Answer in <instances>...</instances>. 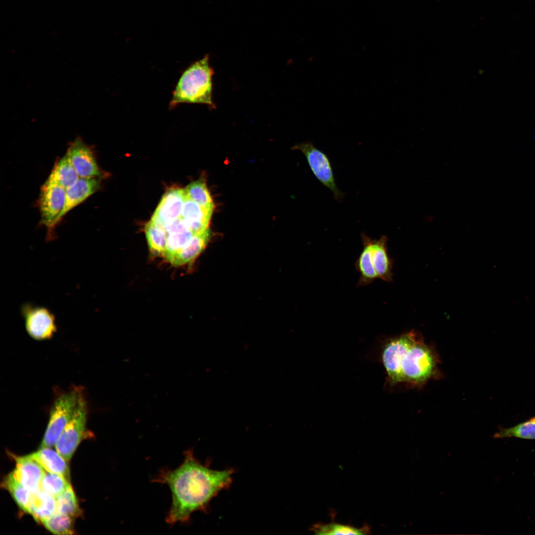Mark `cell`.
<instances>
[{"instance_id":"6da1fadb","label":"cell","mask_w":535,"mask_h":535,"mask_svg":"<svg viewBox=\"0 0 535 535\" xmlns=\"http://www.w3.org/2000/svg\"><path fill=\"white\" fill-rule=\"evenodd\" d=\"M176 468L161 469L152 481L165 484L171 493V504L165 520L169 525L187 523L192 513L207 511L211 500L232 482V470L216 471L203 465L188 449Z\"/></svg>"},{"instance_id":"7a4b0ae2","label":"cell","mask_w":535,"mask_h":535,"mask_svg":"<svg viewBox=\"0 0 535 535\" xmlns=\"http://www.w3.org/2000/svg\"><path fill=\"white\" fill-rule=\"evenodd\" d=\"M214 73L209 62V55L189 66L180 77L172 93L169 107L180 104H200L214 109L213 101L212 78Z\"/></svg>"},{"instance_id":"3957f363","label":"cell","mask_w":535,"mask_h":535,"mask_svg":"<svg viewBox=\"0 0 535 535\" xmlns=\"http://www.w3.org/2000/svg\"><path fill=\"white\" fill-rule=\"evenodd\" d=\"M440 362L439 356L434 346L426 343L419 334L401 361L402 383L420 389L430 380L441 378L443 375L438 368Z\"/></svg>"},{"instance_id":"277c9868","label":"cell","mask_w":535,"mask_h":535,"mask_svg":"<svg viewBox=\"0 0 535 535\" xmlns=\"http://www.w3.org/2000/svg\"><path fill=\"white\" fill-rule=\"evenodd\" d=\"M82 392L80 388L74 387L56 399L50 411L48 426L40 447H51L55 445L72 417Z\"/></svg>"},{"instance_id":"5b68a950","label":"cell","mask_w":535,"mask_h":535,"mask_svg":"<svg viewBox=\"0 0 535 535\" xmlns=\"http://www.w3.org/2000/svg\"><path fill=\"white\" fill-rule=\"evenodd\" d=\"M88 404L82 392L72 417L55 444L56 450L67 461L71 458L81 441L88 436Z\"/></svg>"},{"instance_id":"8992f818","label":"cell","mask_w":535,"mask_h":535,"mask_svg":"<svg viewBox=\"0 0 535 535\" xmlns=\"http://www.w3.org/2000/svg\"><path fill=\"white\" fill-rule=\"evenodd\" d=\"M291 149L300 151L304 154L316 178L332 192L336 201L342 202L344 193L340 191L336 184L332 166L327 155L310 141L297 144Z\"/></svg>"},{"instance_id":"52a82bcc","label":"cell","mask_w":535,"mask_h":535,"mask_svg":"<svg viewBox=\"0 0 535 535\" xmlns=\"http://www.w3.org/2000/svg\"><path fill=\"white\" fill-rule=\"evenodd\" d=\"M419 333L413 330L389 338L382 346L381 361L391 385L402 383L401 363L404 354L416 341Z\"/></svg>"},{"instance_id":"ba28073f","label":"cell","mask_w":535,"mask_h":535,"mask_svg":"<svg viewBox=\"0 0 535 535\" xmlns=\"http://www.w3.org/2000/svg\"><path fill=\"white\" fill-rule=\"evenodd\" d=\"M26 330L33 339H51L57 330L54 315L47 308L27 303L21 307Z\"/></svg>"},{"instance_id":"9c48e42d","label":"cell","mask_w":535,"mask_h":535,"mask_svg":"<svg viewBox=\"0 0 535 535\" xmlns=\"http://www.w3.org/2000/svg\"><path fill=\"white\" fill-rule=\"evenodd\" d=\"M65 193L64 188L46 181L41 188L40 211L42 223L48 229V240L54 238V223L63 208Z\"/></svg>"},{"instance_id":"30bf717a","label":"cell","mask_w":535,"mask_h":535,"mask_svg":"<svg viewBox=\"0 0 535 535\" xmlns=\"http://www.w3.org/2000/svg\"><path fill=\"white\" fill-rule=\"evenodd\" d=\"M80 178H97L101 172L91 148L78 137L71 142L66 153Z\"/></svg>"},{"instance_id":"8fae6325","label":"cell","mask_w":535,"mask_h":535,"mask_svg":"<svg viewBox=\"0 0 535 535\" xmlns=\"http://www.w3.org/2000/svg\"><path fill=\"white\" fill-rule=\"evenodd\" d=\"M186 196L185 189L173 188L167 190L151 219L163 226L180 217Z\"/></svg>"},{"instance_id":"7c38bea8","label":"cell","mask_w":535,"mask_h":535,"mask_svg":"<svg viewBox=\"0 0 535 535\" xmlns=\"http://www.w3.org/2000/svg\"><path fill=\"white\" fill-rule=\"evenodd\" d=\"M14 459L16 466L12 473L15 478L32 492L40 489L46 471L42 466L30 455Z\"/></svg>"},{"instance_id":"4fadbf2b","label":"cell","mask_w":535,"mask_h":535,"mask_svg":"<svg viewBox=\"0 0 535 535\" xmlns=\"http://www.w3.org/2000/svg\"><path fill=\"white\" fill-rule=\"evenodd\" d=\"M99 187L97 178L80 177L74 184L67 188L63 208L55 221V227L67 213L95 193Z\"/></svg>"},{"instance_id":"5bb4252c","label":"cell","mask_w":535,"mask_h":535,"mask_svg":"<svg viewBox=\"0 0 535 535\" xmlns=\"http://www.w3.org/2000/svg\"><path fill=\"white\" fill-rule=\"evenodd\" d=\"M214 207L201 206L187 196L184 203L181 217L186 222L195 234L203 233L209 228Z\"/></svg>"},{"instance_id":"9a60e30c","label":"cell","mask_w":535,"mask_h":535,"mask_svg":"<svg viewBox=\"0 0 535 535\" xmlns=\"http://www.w3.org/2000/svg\"><path fill=\"white\" fill-rule=\"evenodd\" d=\"M387 241L388 238L384 235L378 240L372 239L371 251L377 278L386 282H391L393 280V262L387 253Z\"/></svg>"},{"instance_id":"2e32d148","label":"cell","mask_w":535,"mask_h":535,"mask_svg":"<svg viewBox=\"0 0 535 535\" xmlns=\"http://www.w3.org/2000/svg\"><path fill=\"white\" fill-rule=\"evenodd\" d=\"M30 455L48 472L60 475L70 482V471L66 460L50 447H40Z\"/></svg>"},{"instance_id":"e0dca14e","label":"cell","mask_w":535,"mask_h":535,"mask_svg":"<svg viewBox=\"0 0 535 535\" xmlns=\"http://www.w3.org/2000/svg\"><path fill=\"white\" fill-rule=\"evenodd\" d=\"M361 237L363 248L355 264L356 269L360 274L357 284V286L368 285L372 283L376 278H377L372 256L371 242L372 239L367 236L364 232L361 233Z\"/></svg>"},{"instance_id":"ac0fdd59","label":"cell","mask_w":535,"mask_h":535,"mask_svg":"<svg viewBox=\"0 0 535 535\" xmlns=\"http://www.w3.org/2000/svg\"><path fill=\"white\" fill-rule=\"evenodd\" d=\"M56 512L55 498L40 488L31 493L30 513L35 520L41 522Z\"/></svg>"},{"instance_id":"d6986e66","label":"cell","mask_w":535,"mask_h":535,"mask_svg":"<svg viewBox=\"0 0 535 535\" xmlns=\"http://www.w3.org/2000/svg\"><path fill=\"white\" fill-rule=\"evenodd\" d=\"M79 178L65 154L55 163L46 181L57 184L66 189Z\"/></svg>"},{"instance_id":"ffe728a7","label":"cell","mask_w":535,"mask_h":535,"mask_svg":"<svg viewBox=\"0 0 535 535\" xmlns=\"http://www.w3.org/2000/svg\"><path fill=\"white\" fill-rule=\"evenodd\" d=\"M2 484L10 493L19 507L24 511L30 514L32 492L21 484L15 478L12 473L5 478Z\"/></svg>"},{"instance_id":"44dd1931","label":"cell","mask_w":535,"mask_h":535,"mask_svg":"<svg viewBox=\"0 0 535 535\" xmlns=\"http://www.w3.org/2000/svg\"><path fill=\"white\" fill-rule=\"evenodd\" d=\"M145 234L148 247L154 255L160 257L166 242V233L164 227L152 219L145 225Z\"/></svg>"},{"instance_id":"7402d4cb","label":"cell","mask_w":535,"mask_h":535,"mask_svg":"<svg viewBox=\"0 0 535 535\" xmlns=\"http://www.w3.org/2000/svg\"><path fill=\"white\" fill-rule=\"evenodd\" d=\"M71 516L58 512L41 523L51 532L56 535H72L74 534L73 519Z\"/></svg>"},{"instance_id":"603a6c76","label":"cell","mask_w":535,"mask_h":535,"mask_svg":"<svg viewBox=\"0 0 535 535\" xmlns=\"http://www.w3.org/2000/svg\"><path fill=\"white\" fill-rule=\"evenodd\" d=\"M185 190L186 196L198 204L208 208L214 207L210 193L203 179L190 183Z\"/></svg>"},{"instance_id":"cb8c5ba5","label":"cell","mask_w":535,"mask_h":535,"mask_svg":"<svg viewBox=\"0 0 535 535\" xmlns=\"http://www.w3.org/2000/svg\"><path fill=\"white\" fill-rule=\"evenodd\" d=\"M55 500L57 512L73 518L80 515L81 511L71 485Z\"/></svg>"},{"instance_id":"d4e9b609","label":"cell","mask_w":535,"mask_h":535,"mask_svg":"<svg viewBox=\"0 0 535 535\" xmlns=\"http://www.w3.org/2000/svg\"><path fill=\"white\" fill-rule=\"evenodd\" d=\"M494 438L518 437L535 439V422L531 420L510 428H502L495 433Z\"/></svg>"},{"instance_id":"484cf974","label":"cell","mask_w":535,"mask_h":535,"mask_svg":"<svg viewBox=\"0 0 535 535\" xmlns=\"http://www.w3.org/2000/svg\"><path fill=\"white\" fill-rule=\"evenodd\" d=\"M70 485V482L63 477L46 471L42 480L41 488L56 498Z\"/></svg>"},{"instance_id":"4316f807","label":"cell","mask_w":535,"mask_h":535,"mask_svg":"<svg viewBox=\"0 0 535 535\" xmlns=\"http://www.w3.org/2000/svg\"><path fill=\"white\" fill-rule=\"evenodd\" d=\"M313 531L318 535H364L369 533V527L357 529L349 525L338 524H316Z\"/></svg>"},{"instance_id":"83f0119b","label":"cell","mask_w":535,"mask_h":535,"mask_svg":"<svg viewBox=\"0 0 535 535\" xmlns=\"http://www.w3.org/2000/svg\"><path fill=\"white\" fill-rule=\"evenodd\" d=\"M167 235L184 233L191 231L186 222L180 217L163 226Z\"/></svg>"},{"instance_id":"f1b7e54d","label":"cell","mask_w":535,"mask_h":535,"mask_svg":"<svg viewBox=\"0 0 535 535\" xmlns=\"http://www.w3.org/2000/svg\"><path fill=\"white\" fill-rule=\"evenodd\" d=\"M531 420L535 422V417L533 418Z\"/></svg>"},{"instance_id":"f546056e","label":"cell","mask_w":535,"mask_h":535,"mask_svg":"<svg viewBox=\"0 0 535 535\" xmlns=\"http://www.w3.org/2000/svg\"><path fill=\"white\" fill-rule=\"evenodd\" d=\"M534 140L535 141V134H534Z\"/></svg>"}]
</instances>
